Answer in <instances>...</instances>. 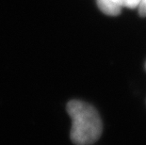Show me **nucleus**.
<instances>
[{
    "label": "nucleus",
    "instance_id": "nucleus-1",
    "mask_svg": "<svg viewBox=\"0 0 146 145\" xmlns=\"http://www.w3.org/2000/svg\"><path fill=\"white\" fill-rule=\"evenodd\" d=\"M67 111L72 119L71 140L74 144H92L100 138L103 125L94 107L74 100L68 103Z\"/></svg>",
    "mask_w": 146,
    "mask_h": 145
},
{
    "label": "nucleus",
    "instance_id": "nucleus-2",
    "mask_svg": "<svg viewBox=\"0 0 146 145\" xmlns=\"http://www.w3.org/2000/svg\"><path fill=\"white\" fill-rule=\"evenodd\" d=\"M97 4L99 9L104 13L110 15V16H116L122 10V8L117 6L112 0H97Z\"/></svg>",
    "mask_w": 146,
    "mask_h": 145
},
{
    "label": "nucleus",
    "instance_id": "nucleus-3",
    "mask_svg": "<svg viewBox=\"0 0 146 145\" xmlns=\"http://www.w3.org/2000/svg\"><path fill=\"white\" fill-rule=\"evenodd\" d=\"M139 12L141 16H146V0H141L139 6Z\"/></svg>",
    "mask_w": 146,
    "mask_h": 145
},
{
    "label": "nucleus",
    "instance_id": "nucleus-4",
    "mask_svg": "<svg viewBox=\"0 0 146 145\" xmlns=\"http://www.w3.org/2000/svg\"><path fill=\"white\" fill-rule=\"evenodd\" d=\"M145 69H146V63H145Z\"/></svg>",
    "mask_w": 146,
    "mask_h": 145
}]
</instances>
